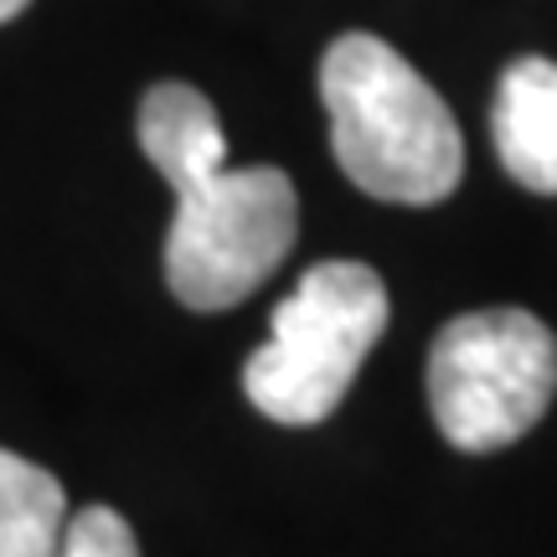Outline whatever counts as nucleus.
Instances as JSON below:
<instances>
[{
	"instance_id": "nucleus-9",
	"label": "nucleus",
	"mask_w": 557,
	"mask_h": 557,
	"mask_svg": "<svg viewBox=\"0 0 557 557\" xmlns=\"http://www.w3.org/2000/svg\"><path fill=\"white\" fill-rule=\"evenodd\" d=\"M26 5H32V0H0V21H16Z\"/></svg>"
},
{
	"instance_id": "nucleus-7",
	"label": "nucleus",
	"mask_w": 557,
	"mask_h": 557,
	"mask_svg": "<svg viewBox=\"0 0 557 557\" xmlns=\"http://www.w3.org/2000/svg\"><path fill=\"white\" fill-rule=\"evenodd\" d=\"M67 496L52 470L0 449V557H58Z\"/></svg>"
},
{
	"instance_id": "nucleus-5",
	"label": "nucleus",
	"mask_w": 557,
	"mask_h": 557,
	"mask_svg": "<svg viewBox=\"0 0 557 557\" xmlns=\"http://www.w3.org/2000/svg\"><path fill=\"white\" fill-rule=\"evenodd\" d=\"M491 139L517 186L557 197V62L517 58L500 73L496 103H491Z\"/></svg>"
},
{
	"instance_id": "nucleus-1",
	"label": "nucleus",
	"mask_w": 557,
	"mask_h": 557,
	"mask_svg": "<svg viewBox=\"0 0 557 557\" xmlns=\"http://www.w3.org/2000/svg\"><path fill=\"white\" fill-rule=\"evenodd\" d=\"M331 150L351 186L398 207H434L465 176V139L429 78L372 32H346L320 58Z\"/></svg>"
},
{
	"instance_id": "nucleus-3",
	"label": "nucleus",
	"mask_w": 557,
	"mask_h": 557,
	"mask_svg": "<svg viewBox=\"0 0 557 557\" xmlns=\"http://www.w3.org/2000/svg\"><path fill=\"white\" fill-rule=\"evenodd\" d=\"M171 191L176 218L165 233V284L186 310H233L289 259L299 197L278 165H218Z\"/></svg>"
},
{
	"instance_id": "nucleus-8",
	"label": "nucleus",
	"mask_w": 557,
	"mask_h": 557,
	"mask_svg": "<svg viewBox=\"0 0 557 557\" xmlns=\"http://www.w3.org/2000/svg\"><path fill=\"white\" fill-rule=\"evenodd\" d=\"M58 557H139V542L114 506H83L67 511Z\"/></svg>"
},
{
	"instance_id": "nucleus-6",
	"label": "nucleus",
	"mask_w": 557,
	"mask_h": 557,
	"mask_svg": "<svg viewBox=\"0 0 557 557\" xmlns=\"http://www.w3.org/2000/svg\"><path fill=\"white\" fill-rule=\"evenodd\" d=\"M139 150L165 176V186H181V181H197L227 165L218 109L191 83H156L139 99Z\"/></svg>"
},
{
	"instance_id": "nucleus-2",
	"label": "nucleus",
	"mask_w": 557,
	"mask_h": 557,
	"mask_svg": "<svg viewBox=\"0 0 557 557\" xmlns=\"http://www.w3.org/2000/svg\"><path fill=\"white\" fill-rule=\"evenodd\" d=\"M393 299L377 269L357 259H325L274 305L269 341L243 367V393L263 418L310 429L331 418L357 382L361 361L387 331Z\"/></svg>"
},
{
	"instance_id": "nucleus-4",
	"label": "nucleus",
	"mask_w": 557,
	"mask_h": 557,
	"mask_svg": "<svg viewBox=\"0 0 557 557\" xmlns=\"http://www.w3.org/2000/svg\"><path fill=\"white\" fill-rule=\"evenodd\" d=\"M557 393V336L527 310H470L429 346V408L465 455L532 434Z\"/></svg>"
}]
</instances>
